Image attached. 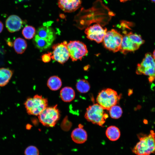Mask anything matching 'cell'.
<instances>
[{"mask_svg": "<svg viewBox=\"0 0 155 155\" xmlns=\"http://www.w3.org/2000/svg\"><path fill=\"white\" fill-rule=\"evenodd\" d=\"M140 141L132 149L137 155H150L155 152V133L153 130L148 135L140 133L138 135Z\"/></svg>", "mask_w": 155, "mask_h": 155, "instance_id": "1", "label": "cell"}, {"mask_svg": "<svg viewBox=\"0 0 155 155\" xmlns=\"http://www.w3.org/2000/svg\"><path fill=\"white\" fill-rule=\"evenodd\" d=\"M145 42L140 35L130 32L123 36L120 51L125 54L138 49Z\"/></svg>", "mask_w": 155, "mask_h": 155, "instance_id": "2", "label": "cell"}, {"mask_svg": "<svg viewBox=\"0 0 155 155\" xmlns=\"http://www.w3.org/2000/svg\"><path fill=\"white\" fill-rule=\"evenodd\" d=\"M104 110L98 103L90 106L86 109L85 118L89 122L102 126L108 117Z\"/></svg>", "mask_w": 155, "mask_h": 155, "instance_id": "3", "label": "cell"}, {"mask_svg": "<svg viewBox=\"0 0 155 155\" xmlns=\"http://www.w3.org/2000/svg\"><path fill=\"white\" fill-rule=\"evenodd\" d=\"M136 73L138 75L149 76L150 83L154 81L155 79V60L151 53H148L145 54L142 61L137 64Z\"/></svg>", "mask_w": 155, "mask_h": 155, "instance_id": "4", "label": "cell"}, {"mask_svg": "<svg viewBox=\"0 0 155 155\" xmlns=\"http://www.w3.org/2000/svg\"><path fill=\"white\" fill-rule=\"evenodd\" d=\"M24 104L29 115L37 116L48 107V100L41 95L36 94L32 98H28Z\"/></svg>", "mask_w": 155, "mask_h": 155, "instance_id": "5", "label": "cell"}, {"mask_svg": "<svg viewBox=\"0 0 155 155\" xmlns=\"http://www.w3.org/2000/svg\"><path fill=\"white\" fill-rule=\"evenodd\" d=\"M40 122L44 126L50 127L55 126L60 116L57 105L47 107L38 115Z\"/></svg>", "mask_w": 155, "mask_h": 155, "instance_id": "6", "label": "cell"}, {"mask_svg": "<svg viewBox=\"0 0 155 155\" xmlns=\"http://www.w3.org/2000/svg\"><path fill=\"white\" fill-rule=\"evenodd\" d=\"M119 98L116 91L108 88L103 90L98 93L96 101L104 110H108L111 107L117 104Z\"/></svg>", "mask_w": 155, "mask_h": 155, "instance_id": "7", "label": "cell"}, {"mask_svg": "<svg viewBox=\"0 0 155 155\" xmlns=\"http://www.w3.org/2000/svg\"><path fill=\"white\" fill-rule=\"evenodd\" d=\"M123 36L116 30L112 29L107 32L102 42L104 47L113 52L120 51Z\"/></svg>", "mask_w": 155, "mask_h": 155, "instance_id": "8", "label": "cell"}, {"mask_svg": "<svg viewBox=\"0 0 155 155\" xmlns=\"http://www.w3.org/2000/svg\"><path fill=\"white\" fill-rule=\"evenodd\" d=\"M67 47L70 57L73 61L81 60L88 53L86 45L79 41H70L67 43Z\"/></svg>", "mask_w": 155, "mask_h": 155, "instance_id": "9", "label": "cell"}, {"mask_svg": "<svg viewBox=\"0 0 155 155\" xmlns=\"http://www.w3.org/2000/svg\"><path fill=\"white\" fill-rule=\"evenodd\" d=\"M67 44V42L64 41L54 44L52 47L51 59L61 64L66 62L70 57Z\"/></svg>", "mask_w": 155, "mask_h": 155, "instance_id": "10", "label": "cell"}, {"mask_svg": "<svg viewBox=\"0 0 155 155\" xmlns=\"http://www.w3.org/2000/svg\"><path fill=\"white\" fill-rule=\"evenodd\" d=\"M107 32L106 28H103L100 24H96L86 28L85 33L88 39L99 43L102 42Z\"/></svg>", "mask_w": 155, "mask_h": 155, "instance_id": "11", "label": "cell"}, {"mask_svg": "<svg viewBox=\"0 0 155 155\" xmlns=\"http://www.w3.org/2000/svg\"><path fill=\"white\" fill-rule=\"evenodd\" d=\"M57 3L59 7L64 12L71 13L80 7L82 0H58Z\"/></svg>", "mask_w": 155, "mask_h": 155, "instance_id": "12", "label": "cell"}, {"mask_svg": "<svg viewBox=\"0 0 155 155\" xmlns=\"http://www.w3.org/2000/svg\"><path fill=\"white\" fill-rule=\"evenodd\" d=\"M23 21L18 16L11 15L8 17L5 21V26L8 31L13 33L19 31L22 28Z\"/></svg>", "mask_w": 155, "mask_h": 155, "instance_id": "13", "label": "cell"}, {"mask_svg": "<svg viewBox=\"0 0 155 155\" xmlns=\"http://www.w3.org/2000/svg\"><path fill=\"white\" fill-rule=\"evenodd\" d=\"M39 37L53 42L55 38L53 29L47 25H43L37 29L36 34Z\"/></svg>", "mask_w": 155, "mask_h": 155, "instance_id": "14", "label": "cell"}, {"mask_svg": "<svg viewBox=\"0 0 155 155\" xmlns=\"http://www.w3.org/2000/svg\"><path fill=\"white\" fill-rule=\"evenodd\" d=\"M71 136L73 142L79 144L84 143L87 139L86 132L81 127L74 129L71 133Z\"/></svg>", "mask_w": 155, "mask_h": 155, "instance_id": "15", "label": "cell"}, {"mask_svg": "<svg viewBox=\"0 0 155 155\" xmlns=\"http://www.w3.org/2000/svg\"><path fill=\"white\" fill-rule=\"evenodd\" d=\"M62 100L66 102L72 101L75 98V93L74 90L70 87H65L62 88L60 93Z\"/></svg>", "mask_w": 155, "mask_h": 155, "instance_id": "16", "label": "cell"}, {"mask_svg": "<svg viewBox=\"0 0 155 155\" xmlns=\"http://www.w3.org/2000/svg\"><path fill=\"white\" fill-rule=\"evenodd\" d=\"M13 73L12 70L5 68H0V86L6 85L9 82Z\"/></svg>", "mask_w": 155, "mask_h": 155, "instance_id": "17", "label": "cell"}, {"mask_svg": "<svg viewBox=\"0 0 155 155\" xmlns=\"http://www.w3.org/2000/svg\"><path fill=\"white\" fill-rule=\"evenodd\" d=\"M106 135L110 140L115 141L119 138L121 133L119 129L117 127L115 126H111L106 129Z\"/></svg>", "mask_w": 155, "mask_h": 155, "instance_id": "18", "label": "cell"}, {"mask_svg": "<svg viewBox=\"0 0 155 155\" xmlns=\"http://www.w3.org/2000/svg\"><path fill=\"white\" fill-rule=\"evenodd\" d=\"M13 46L16 53L18 54H22L25 51L27 45V42L24 39L19 37L15 40Z\"/></svg>", "mask_w": 155, "mask_h": 155, "instance_id": "19", "label": "cell"}, {"mask_svg": "<svg viewBox=\"0 0 155 155\" xmlns=\"http://www.w3.org/2000/svg\"><path fill=\"white\" fill-rule=\"evenodd\" d=\"M62 84V83L61 79L58 76L55 75L50 77L47 83L49 88L53 91L59 89L61 87Z\"/></svg>", "mask_w": 155, "mask_h": 155, "instance_id": "20", "label": "cell"}, {"mask_svg": "<svg viewBox=\"0 0 155 155\" xmlns=\"http://www.w3.org/2000/svg\"><path fill=\"white\" fill-rule=\"evenodd\" d=\"M34 39L35 45L41 51L49 48L52 43L51 42L39 37L36 34L35 36Z\"/></svg>", "mask_w": 155, "mask_h": 155, "instance_id": "21", "label": "cell"}, {"mask_svg": "<svg viewBox=\"0 0 155 155\" xmlns=\"http://www.w3.org/2000/svg\"><path fill=\"white\" fill-rule=\"evenodd\" d=\"M77 90L82 93H86L90 90V85L89 82L85 79L78 80L76 84Z\"/></svg>", "mask_w": 155, "mask_h": 155, "instance_id": "22", "label": "cell"}, {"mask_svg": "<svg viewBox=\"0 0 155 155\" xmlns=\"http://www.w3.org/2000/svg\"><path fill=\"white\" fill-rule=\"evenodd\" d=\"M108 111L111 117L114 119L119 118L121 117L123 113L121 108L116 105L111 107Z\"/></svg>", "mask_w": 155, "mask_h": 155, "instance_id": "23", "label": "cell"}, {"mask_svg": "<svg viewBox=\"0 0 155 155\" xmlns=\"http://www.w3.org/2000/svg\"><path fill=\"white\" fill-rule=\"evenodd\" d=\"M36 33L35 28L31 26H27L24 27L22 31V34L26 39H30L34 36Z\"/></svg>", "mask_w": 155, "mask_h": 155, "instance_id": "24", "label": "cell"}, {"mask_svg": "<svg viewBox=\"0 0 155 155\" xmlns=\"http://www.w3.org/2000/svg\"><path fill=\"white\" fill-rule=\"evenodd\" d=\"M25 155H39V151L37 148L32 146L28 147L25 151Z\"/></svg>", "mask_w": 155, "mask_h": 155, "instance_id": "25", "label": "cell"}, {"mask_svg": "<svg viewBox=\"0 0 155 155\" xmlns=\"http://www.w3.org/2000/svg\"><path fill=\"white\" fill-rule=\"evenodd\" d=\"M51 55L52 53L50 52L43 54L41 57L42 61L44 63L49 62L51 59Z\"/></svg>", "mask_w": 155, "mask_h": 155, "instance_id": "26", "label": "cell"}, {"mask_svg": "<svg viewBox=\"0 0 155 155\" xmlns=\"http://www.w3.org/2000/svg\"><path fill=\"white\" fill-rule=\"evenodd\" d=\"M3 28V23L0 21V33L2 31Z\"/></svg>", "mask_w": 155, "mask_h": 155, "instance_id": "27", "label": "cell"}, {"mask_svg": "<svg viewBox=\"0 0 155 155\" xmlns=\"http://www.w3.org/2000/svg\"><path fill=\"white\" fill-rule=\"evenodd\" d=\"M7 43L8 45L10 46H12L13 45V43L10 40H7Z\"/></svg>", "mask_w": 155, "mask_h": 155, "instance_id": "28", "label": "cell"}, {"mask_svg": "<svg viewBox=\"0 0 155 155\" xmlns=\"http://www.w3.org/2000/svg\"><path fill=\"white\" fill-rule=\"evenodd\" d=\"M153 57L155 60V49L154 50V51H153V54H152Z\"/></svg>", "mask_w": 155, "mask_h": 155, "instance_id": "29", "label": "cell"}, {"mask_svg": "<svg viewBox=\"0 0 155 155\" xmlns=\"http://www.w3.org/2000/svg\"><path fill=\"white\" fill-rule=\"evenodd\" d=\"M129 0H120V2H125Z\"/></svg>", "mask_w": 155, "mask_h": 155, "instance_id": "30", "label": "cell"}, {"mask_svg": "<svg viewBox=\"0 0 155 155\" xmlns=\"http://www.w3.org/2000/svg\"><path fill=\"white\" fill-rule=\"evenodd\" d=\"M154 3H155V0H151Z\"/></svg>", "mask_w": 155, "mask_h": 155, "instance_id": "31", "label": "cell"}]
</instances>
